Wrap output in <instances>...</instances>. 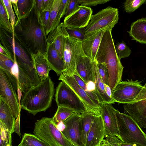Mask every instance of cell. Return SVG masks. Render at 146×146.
<instances>
[{
    "instance_id": "8d00e7d4",
    "label": "cell",
    "mask_w": 146,
    "mask_h": 146,
    "mask_svg": "<svg viewBox=\"0 0 146 146\" xmlns=\"http://www.w3.org/2000/svg\"><path fill=\"white\" fill-rule=\"evenodd\" d=\"M54 1V0H50L48 5L40 13V18L45 31L48 25Z\"/></svg>"
},
{
    "instance_id": "681fc988",
    "label": "cell",
    "mask_w": 146,
    "mask_h": 146,
    "mask_svg": "<svg viewBox=\"0 0 146 146\" xmlns=\"http://www.w3.org/2000/svg\"><path fill=\"white\" fill-rule=\"evenodd\" d=\"M121 146H141L139 145L134 144H129L125 143H124L121 141Z\"/></svg>"
},
{
    "instance_id": "7402d4cb",
    "label": "cell",
    "mask_w": 146,
    "mask_h": 146,
    "mask_svg": "<svg viewBox=\"0 0 146 146\" xmlns=\"http://www.w3.org/2000/svg\"><path fill=\"white\" fill-rule=\"evenodd\" d=\"M34 67L41 80H45L49 76L50 67L45 54L41 52L30 55Z\"/></svg>"
},
{
    "instance_id": "603a6c76",
    "label": "cell",
    "mask_w": 146,
    "mask_h": 146,
    "mask_svg": "<svg viewBox=\"0 0 146 146\" xmlns=\"http://www.w3.org/2000/svg\"><path fill=\"white\" fill-rule=\"evenodd\" d=\"M127 32L132 40L146 44V17L132 23L130 30Z\"/></svg>"
},
{
    "instance_id": "ba28073f",
    "label": "cell",
    "mask_w": 146,
    "mask_h": 146,
    "mask_svg": "<svg viewBox=\"0 0 146 146\" xmlns=\"http://www.w3.org/2000/svg\"><path fill=\"white\" fill-rule=\"evenodd\" d=\"M55 96L58 106L69 108L81 114L89 111L72 90L62 81L56 87Z\"/></svg>"
},
{
    "instance_id": "7dc6e473",
    "label": "cell",
    "mask_w": 146,
    "mask_h": 146,
    "mask_svg": "<svg viewBox=\"0 0 146 146\" xmlns=\"http://www.w3.org/2000/svg\"><path fill=\"white\" fill-rule=\"evenodd\" d=\"M18 0H11L12 6H13L15 14L17 17V19L18 18V13L17 7V2Z\"/></svg>"
},
{
    "instance_id": "6da1fadb",
    "label": "cell",
    "mask_w": 146,
    "mask_h": 146,
    "mask_svg": "<svg viewBox=\"0 0 146 146\" xmlns=\"http://www.w3.org/2000/svg\"><path fill=\"white\" fill-rule=\"evenodd\" d=\"M13 35L15 39L29 54L41 52L46 54L47 37L34 0L28 13L17 19Z\"/></svg>"
},
{
    "instance_id": "d590c367",
    "label": "cell",
    "mask_w": 146,
    "mask_h": 146,
    "mask_svg": "<svg viewBox=\"0 0 146 146\" xmlns=\"http://www.w3.org/2000/svg\"><path fill=\"white\" fill-rule=\"evenodd\" d=\"M69 35L72 38L81 42L87 38L85 32V28H72L66 27Z\"/></svg>"
},
{
    "instance_id": "d6986e66",
    "label": "cell",
    "mask_w": 146,
    "mask_h": 146,
    "mask_svg": "<svg viewBox=\"0 0 146 146\" xmlns=\"http://www.w3.org/2000/svg\"><path fill=\"white\" fill-rule=\"evenodd\" d=\"M74 74L79 76L86 84L89 81L95 83L94 61L86 55L81 56L77 62Z\"/></svg>"
},
{
    "instance_id": "8fae6325",
    "label": "cell",
    "mask_w": 146,
    "mask_h": 146,
    "mask_svg": "<svg viewBox=\"0 0 146 146\" xmlns=\"http://www.w3.org/2000/svg\"><path fill=\"white\" fill-rule=\"evenodd\" d=\"M86 55L82 49V42L75 39L69 35L66 39L63 59L65 70L62 73L72 76L76 70L77 62L80 57Z\"/></svg>"
},
{
    "instance_id": "2e32d148",
    "label": "cell",
    "mask_w": 146,
    "mask_h": 146,
    "mask_svg": "<svg viewBox=\"0 0 146 146\" xmlns=\"http://www.w3.org/2000/svg\"><path fill=\"white\" fill-rule=\"evenodd\" d=\"M115 109L111 104L104 103L100 105V113L105 124L107 135L119 138V131Z\"/></svg>"
},
{
    "instance_id": "f35d334b",
    "label": "cell",
    "mask_w": 146,
    "mask_h": 146,
    "mask_svg": "<svg viewBox=\"0 0 146 146\" xmlns=\"http://www.w3.org/2000/svg\"><path fill=\"white\" fill-rule=\"evenodd\" d=\"M97 64L98 72L104 84L109 86L108 71L106 64L97 62Z\"/></svg>"
},
{
    "instance_id": "1f68e13d",
    "label": "cell",
    "mask_w": 146,
    "mask_h": 146,
    "mask_svg": "<svg viewBox=\"0 0 146 146\" xmlns=\"http://www.w3.org/2000/svg\"><path fill=\"white\" fill-rule=\"evenodd\" d=\"M34 0H18L17 7L19 19L26 15L31 8Z\"/></svg>"
},
{
    "instance_id": "ab89813d",
    "label": "cell",
    "mask_w": 146,
    "mask_h": 146,
    "mask_svg": "<svg viewBox=\"0 0 146 146\" xmlns=\"http://www.w3.org/2000/svg\"><path fill=\"white\" fill-rule=\"evenodd\" d=\"M69 0H62L61 3L54 25V29L60 23L61 19L64 15L65 11Z\"/></svg>"
},
{
    "instance_id": "5b68a950",
    "label": "cell",
    "mask_w": 146,
    "mask_h": 146,
    "mask_svg": "<svg viewBox=\"0 0 146 146\" xmlns=\"http://www.w3.org/2000/svg\"><path fill=\"white\" fill-rule=\"evenodd\" d=\"M119 137L124 143L146 146V134L137 123L128 114L115 109Z\"/></svg>"
},
{
    "instance_id": "ac0fdd59",
    "label": "cell",
    "mask_w": 146,
    "mask_h": 146,
    "mask_svg": "<svg viewBox=\"0 0 146 146\" xmlns=\"http://www.w3.org/2000/svg\"><path fill=\"white\" fill-rule=\"evenodd\" d=\"M69 36L64 23L62 22L48 35V44L53 45L59 55L62 58L66 39Z\"/></svg>"
},
{
    "instance_id": "5bb4252c",
    "label": "cell",
    "mask_w": 146,
    "mask_h": 146,
    "mask_svg": "<svg viewBox=\"0 0 146 146\" xmlns=\"http://www.w3.org/2000/svg\"><path fill=\"white\" fill-rule=\"evenodd\" d=\"M92 12L90 7L80 5L74 12L65 17L63 23L64 26L68 28H85L90 22Z\"/></svg>"
},
{
    "instance_id": "7c38bea8",
    "label": "cell",
    "mask_w": 146,
    "mask_h": 146,
    "mask_svg": "<svg viewBox=\"0 0 146 146\" xmlns=\"http://www.w3.org/2000/svg\"><path fill=\"white\" fill-rule=\"evenodd\" d=\"M123 108L124 113L128 114L141 128L146 129V83L136 97Z\"/></svg>"
},
{
    "instance_id": "bcb514c9",
    "label": "cell",
    "mask_w": 146,
    "mask_h": 146,
    "mask_svg": "<svg viewBox=\"0 0 146 146\" xmlns=\"http://www.w3.org/2000/svg\"><path fill=\"white\" fill-rule=\"evenodd\" d=\"M0 54L5 56L12 57L11 53L1 44L0 45Z\"/></svg>"
},
{
    "instance_id": "d6a6232c",
    "label": "cell",
    "mask_w": 146,
    "mask_h": 146,
    "mask_svg": "<svg viewBox=\"0 0 146 146\" xmlns=\"http://www.w3.org/2000/svg\"><path fill=\"white\" fill-rule=\"evenodd\" d=\"M117 54L120 60L122 58L129 57L131 53L130 48L123 41L115 45Z\"/></svg>"
},
{
    "instance_id": "f1b7e54d",
    "label": "cell",
    "mask_w": 146,
    "mask_h": 146,
    "mask_svg": "<svg viewBox=\"0 0 146 146\" xmlns=\"http://www.w3.org/2000/svg\"><path fill=\"white\" fill-rule=\"evenodd\" d=\"M17 146H50L35 135L24 133L21 143Z\"/></svg>"
},
{
    "instance_id": "74e56055",
    "label": "cell",
    "mask_w": 146,
    "mask_h": 146,
    "mask_svg": "<svg viewBox=\"0 0 146 146\" xmlns=\"http://www.w3.org/2000/svg\"><path fill=\"white\" fill-rule=\"evenodd\" d=\"M6 12L9 18L13 30L16 21L15 14L12 8L11 0H2Z\"/></svg>"
},
{
    "instance_id": "816d5d0a",
    "label": "cell",
    "mask_w": 146,
    "mask_h": 146,
    "mask_svg": "<svg viewBox=\"0 0 146 146\" xmlns=\"http://www.w3.org/2000/svg\"><path fill=\"white\" fill-rule=\"evenodd\" d=\"M7 146H12V145H10L9 144H8Z\"/></svg>"
},
{
    "instance_id": "ffe728a7",
    "label": "cell",
    "mask_w": 146,
    "mask_h": 146,
    "mask_svg": "<svg viewBox=\"0 0 146 146\" xmlns=\"http://www.w3.org/2000/svg\"><path fill=\"white\" fill-rule=\"evenodd\" d=\"M101 31L87 38L82 42L83 50L85 55L92 61L96 60V56L105 31Z\"/></svg>"
},
{
    "instance_id": "3957f363",
    "label": "cell",
    "mask_w": 146,
    "mask_h": 146,
    "mask_svg": "<svg viewBox=\"0 0 146 146\" xmlns=\"http://www.w3.org/2000/svg\"><path fill=\"white\" fill-rule=\"evenodd\" d=\"M111 32L109 29L105 31L96 59L98 63L104 62L106 65L109 74V86L112 92L121 81L124 67L116 53Z\"/></svg>"
},
{
    "instance_id": "60d3db41",
    "label": "cell",
    "mask_w": 146,
    "mask_h": 146,
    "mask_svg": "<svg viewBox=\"0 0 146 146\" xmlns=\"http://www.w3.org/2000/svg\"><path fill=\"white\" fill-rule=\"evenodd\" d=\"M110 1V0H78L80 5L89 7L98 5L104 4Z\"/></svg>"
},
{
    "instance_id": "7bdbcfd3",
    "label": "cell",
    "mask_w": 146,
    "mask_h": 146,
    "mask_svg": "<svg viewBox=\"0 0 146 146\" xmlns=\"http://www.w3.org/2000/svg\"><path fill=\"white\" fill-rule=\"evenodd\" d=\"M105 137V140L110 146H121V141L117 137L108 135Z\"/></svg>"
},
{
    "instance_id": "e0dca14e",
    "label": "cell",
    "mask_w": 146,
    "mask_h": 146,
    "mask_svg": "<svg viewBox=\"0 0 146 146\" xmlns=\"http://www.w3.org/2000/svg\"><path fill=\"white\" fill-rule=\"evenodd\" d=\"M107 135L105 124L101 116L95 115L88 135L85 146H100Z\"/></svg>"
},
{
    "instance_id": "7a4b0ae2",
    "label": "cell",
    "mask_w": 146,
    "mask_h": 146,
    "mask_svg": "<svg viewBox=\"0 0 146 146\" xmlns=\"http://www.w3.org/2000/svg\"><path fill=\"white\" fill-rule=\"evenodd\" d=\"M54 84L49 76L38 85L23 93L20 101L21 108L35 115L50 107L54 95Z\"/></svg>"
},
{
    "instance_id": "f6af8a7d",
    "label": "cell",
    "mask_w": 146,
    "mask_h": 146,
    "mask_svg": "<svg viewBox=\"0 0 146 146\" xmlns=\"http://www.w3.org/2000/svg\"><path fill=\"white\" fill-rule=\"evenodd\" d=\"M35 2L37 9L40 13L43 9V0H35Z\"/></svg>"
},
{
    "instance_id": "f907efd6",
    "label": "cell",
    "mask_w": 146,
    "mask_h": 146,
    "mask_svg": "<svg viewBox=\"0 0 146 146\" xmlns=\"http://www.w3.org/2000/svg\"><path fill=\"white\" fill-rule=\"evenodd\" d=\"M100 146H110V145L105 139H104Z\"/></svg>"
},
{
    "instance_id": "b9f144b4",
    "label": "cell",
    "mask_w": 146,
    "mask_h": 146,
    "mask_svg": "<svg viewBox=\"0 0 146 146\" xmlns=\"http://www.w3.org/2000/svg\"><path fill=\"white\" fill-rule=\"evenodd\" d=\"M79 5L78 0H69L64 14L65 17L76 11L80 5Z\"/></svg>"
},
{
    "instance_id": "4316f807",
    "label": "cell",
    "mask_w": 146,
    "mask_h": 146,
    "mask_svg": "<svg viewBox=\"0 0 146 146\" xmlns=\"http://www.w3.org/2000/svg\"><path fill=\"white\" fill-rule=\"evenodd\" d=\"M77 112L71 109L59 106L58 107L57 111L54 116L51 118L54 123L57 126L60 123L63 122Z\"/></svg>"
},
{
    "instance_id": "836d02e7",
    "label": "cell",
    "mask_w": 146,
    "mask_h": 146,
    "mask_svg": "<svg viewBox=\"0 0 146 146\" xmlns=\"http://www.w3.org/2000/svg\"><path fill=\"white\" fill-rule=\"evenodd\" d=\"M145 3L146 0H126L123 4L124 8L126 12L132 13Z\"/></svg>"
},
{
    "instance_id": "f546056e",
    "label": "cell",
    "mask_w": 146,
    "mask_h": 146,
    "mask_svg": "<svg viewBox=\"0 0 146 146\" xmlns=\"http://www.w3.org/2000/svg\"><path fill=\"white\" fill-rule=\"evenodd\" d=\"M0 27L13 34V30L2 0H0Z\"/></svg>"
},
{
    "instance_id": "277c9868",
    "label": "cell",
    "mask_w": 146,
    "mask_h": 146,
    "mask_svg": "<svg viewBox=\"0 0 146 146\" xmlns=\"http://www.w3.org/2000/svg\"><path fill=\"white\" fill-rule=\"evenodd\" d=\"M5 48L16 59L19 71L24 74L30 81L33 87L38 84L41 80L34 67L30 55L15 39L13 35L5 36Z\"/></svg>"
},
{
    "instance_id": "9a60e30c",
    "label": "cell",
    "mask_w": 146,
    "mask_h": 146,
    "mask_svg": "<svg viewBox=\"0 0 146 146\" xmlns=\"http://www.w3.org/2000/svg\"><path fill=\"white\" fill-rule=\"evenodd\" d=\"M82 117L81 114L77 112L63 122L64 126L61 131L74 146L77 145L83 146L80 140L79 127Z\"/></svg>"
},
{
    "instance_id": "ee69618b",
    "label": "cell",
    "mask_w": 146,
    "mask_h": 146,
    "mask_svg": "<svg viewBox=\"0 0 146 146\" xmlns=\"http://www.w3.org/2000/svg\"><path fill=\"white\" fill-rule=\"evenodd\" d=\"M20 114L18 117L15 120L14 125V131L17 133L19 136H21L20 128Z\"/></svg>"
},
{
    "instance_id": "e575fe53",
    "label": "cell",
    "mask_w": 146,
    "mask_h": 146,
    "mask_svg": "<svg viewBox=\"0 0 146 146\" xmlns=\"http://www.w3.org/2000/svg\"><path fill=\"white\" fill-rule=\"evenodd\" d=\"M0 146H7L9 144L12 145V134L0 122Z\"/></svg>"
},
{
    "instance_id": "f5cc1de1",
    "label": "cell",
    "mask_w": 146,
    "mask_h": 146,
    "mask_svg": "<svg viewBox=\"0 0 146 146\" xmlns=\"http://www.w3.org/2000/svg\"><path fill=\"white\" fill-rule=\"evenodd\" d=\"M75 146H80V145H76Z\"/></svg>"
},
{
    "instance_id": "c3c4849f",
    "label": "cell",
    "mask_w": 146,
    "mask_h": 146,
    "mask_svg": "<svg viewBox=\"0 0 146 146\" xmlns=\"http://www.w3.org/2000/svg\"><path fill=\"white\" fill-rule=\"evenodd\" d=\"M105 90L107 94L110 97L112 98V92L109 86L104 84Z\"/></svg>"
},
{
    "instance_id": "9c48e42d",
    "label": "cell",
    "mask_w": 146,
    "mask_h": 146,
    "mask_svg": "<svg viewBox=\"0 0 146 146\" xmlns=\"http://www.w3.org/2000/svg\"><path fill=\"white\" fill-rule=\"evenodd\" d=\"M142 81L128 79L121 81L116 85L112 92V97L115 102L127 104L132 101L143 88Z\"/></svg>"
},
{
    "instance_id": "83f0119b",
    "label": "cell",
    "mask_w": 146,
    "mask_h": 146,
    "mask_svg": "<svg viewBox=\"0 0 146 146\" xmlns=\"http://www.w3.org/2000/svg\"><path fill=\"white\" fill-rule=\"evenodd\" d=\"M62 0L54 1L48 25L45 29V32L47 35L55 29L54 25L61 5Z\"/></svg>"
},
{
    "instance_id": "4fadbf2b",
    "label": "cell",
    "mask_w": 146,
    "mask_h": 146,
    "mask_svg": "<svg viewBox=\"0 0 146 146\" xmlns=\"http://www.w3.org/2000/svg\"><path fill=\"white\" fill-rule=\"evenodd\" d=\"M58 80L64 82L84 103L89 111L98 115H100V108L92 100L85 91L78 84L73 76L62 73Z\"/></svg>"
},
{
    "instance_id": "44dd1931",
    "label": "cell",
    "mask_w": 146,
    "mask_h": 146,
    "mask_svg": "<svg viewBox=\"0 0 146 146\" xmlns=\"http://www.w3.org/2000/svg\"><path fill=\"white\" fill-rule=\"evenodd\" d=\"M45 55L51 70H53L59 76L65 70L63 58L59 55L53 46L51 44H48Z\"/></svg>"
},
{
    "instance_id": "8992f818",
    "label": "cell",
    "mask_w": 146,
    "mask_h": 146,
    "mask_svg": "<svg viewBox=\"0 0 146 146\" xmlns=\"http://www.w3.org/2000/svg\"><path fill=\"white\" fill-rule=\"evenodd\" d=\"M33 133L50 146H74L50 117H43L37 120Z\"/></svg>"
},
{
    "instance_id": "484cf974",
    "label": "cell",
    "mask_w": 146,
    "mask_h": 146,
    "mask_svg": "<svg viewBox=\"0 0 146 146\" xmlns=\"http://www.w3.org/2000/svg\"><path fill=\"white\" fill-rule=\"evenodd\" d=\"M82 117L79 123L80 140L83 146H85L88 135L94 121L95 115L87 111L81 113Z\"/></svg>"
},
{
    "instance_id": "cb8c5ba5",
    "label": "cell",
    "mask_w": 146,
    "mask_h": 146,
    "mask_svg": "<svg viewBox=\"0 0 146 146\" xmlns=\"http://www.w3.org/2000/svg\"><path fill=\"white\" fill-rule=\"evenodd\" d=\"M15 120L10 108L4 100L0 98V122L11 134L15 132Z\"/></svg>"
},
{
    "instance_id": "d4e9b609",
    "label": "cell",
    "mask_w": 146,
    "mask_h": 146,
    "mask_svg": "<svg viewBox=\"0 0 146 146\" xmlns=\"http://www.w3.org/2000/svg\"><path fill=\"white\" fill-rule=\"evenodd\" d=\"M94 67L96 92L100 105L104 103L110 104H114L115 102L114 100L112 98L109 97L106 93L104 84L99 73L97 62L96 60L94 61Z\"/></svg>"
},
{
    "instance_id": "52a82bcc",
    "label": "cell",
    "mask_w": 146,
    "mask_h": 146,
    "mask_svg": "<svg viewBox=\"0 0 146 146\" xmlns=\"http://www.w3.org/2000/svg\"><path fill=\"white\" fill-rule=\"evenodd\" d=\"M118 20V9L108 6L92 15L85 28V34L88 37L102 30L109 29L111 31Z\"/></svg>"
},
{
    "instance_id": "30bf717a",
    "label": "cell",
    "mask_w": 146,
    "mask_h": 146,
    "mask_svg": "<svg viewBox=\"0 0 146 146\" xmlns=\"http://www.w3.org/2000/svg\"><path fill=\"white\" fill-rule=\"evenodd\" d=\"M17 87L13 83L5 72L0 68V98H2L10 108L15 119L20 114Z\"/></svg>"
},
{
    "instance_id": "4dcf8cb0",
    "label": "cell",
    "mask_w": 146,
    "mask_h": 146,
    "mask_svg": "<svg viewBox=\"0 0 146 146\" xmlns=\"http://www.w3.org/2000/svg\"><path fill=\"white\" fill-rule=\"evenodd\" d=\"M15 62L12 57L0 54V68L2 69L10 79L12 78L11 70Z\"/></svg>"
}]
</instances>
